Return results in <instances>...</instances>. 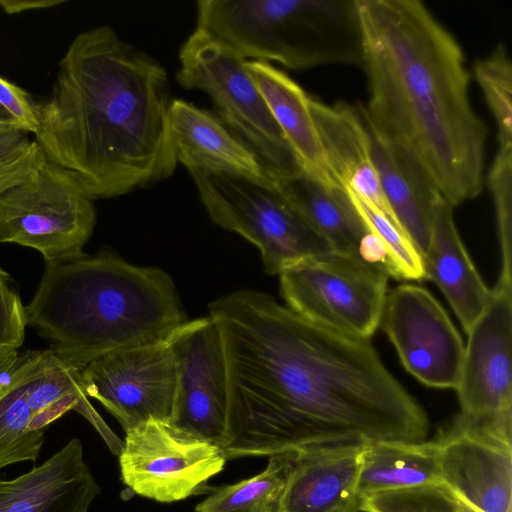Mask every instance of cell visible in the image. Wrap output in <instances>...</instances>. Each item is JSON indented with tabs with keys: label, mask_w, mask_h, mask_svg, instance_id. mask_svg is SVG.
<instances>
[{
	"label": "cell",
	"mask_w": 512,
	"mask_h": 512,
	"mask_svg": "<svg viewBox=\"0 0 512 512\" xmlns=\"http://www.w3.org/2000/svg\"><path fill=\"white\" fill-rule=\"evenodd\" d=\"M86 396L98 400L126 432L149 420H170L176 371L166 342L109 353L81 369Z\"/></svg>",
	"instance_id": "cell-13"
},
{
	"label": "cell",
	"mask_w": 512,
	"mask_h": 512,
	"mask_svg": "<svg viewBox=\"0 0 512 512\" xmlns=\"http://www.w3.org/2000/svg\"><path fill=\"white\" fill-rule=\"evenodd\" d=\"M101 488L78 438L29 471L0 479V512H89Z\"/></svg>",
	"instance_id": "cell-18"
},
{
	"label": "cell",
	"mask_w": 512,
	"mask_h": 512,
	"mask_svg": "<svg viewBox=\"0 0 512 512\" xmlns=\"http://www.w3.org/2000/svg\"><path fill=\"white\" fill-rule=\"evenodd\" d=\"M267 174L273 187L335 252L378 266L390 276L385 248L367 230L344 190L328 189L300 169Z\"/></svg>",
	"instance_id": "cell-16"
},
{
	"label": "cell",
	"mask_w": 512,
	"mask_h": 512,
	"mask_svg": "<svg viewBox=\"0 0 512 512\" xmlns=\"http://www.w3.org/2000/svg\"><path fill=\"white\" fill-rule=\"evenodd\" d=\"M245 59L194 29L179 51L178 83L212 100L217 116L261 160L268 171L299 169Z\"/></svg>",
	"instance_id": "cell-8"
},
{
	"label": "cell",
	"mask_w": 512,
	"mask_h": 512,
	"mask_svg": "<svg viewBox=\"0 0 512 512\" xmlns=\"http://www.w3.org/2000/svg\"><path fill=\"white\" fill-rule=\"evenodd\" d=\"M310 108L329 169L338 185L369 202L404 232L383 193L357 105L345 102L329 105L310 95Z\"/></svg>",
	"instance_id": "cell-19"
},
{
	"label": "cell",
	"mask_w": 512,
	"mask_h": 512,
	"mask_svg": "<svg viewBox=\"0 0 512 512\" xmlns=\"http://www.w3.org/2000/svg\"><path fill=\"white\" fill-rule=\"evenodd\" d=\"M169 120L177 162L187 170L230 174L272 185L259 157L214 113L172 99Z\"/></svg>",
	"instance_id": "cell-20"
},
{
	"label": "cell",
	"mask_w": 512,
	"mask_h": 512,
	"mask_svg": "<svg viewBox=\"0 0 512 512\" xmlns=\"http://www.w3.org/2000/svg\"><path fill=\"white\" fill-rule=\"evenodd\" d=\"M364 512H480L443 481L370 493L359 498Z\"/></svg>",
	"instance_id": "cell-27"
},
{
	"label": "cell",
	"mask_w": 512,
	"mask_h": 512,
	"mask_svg": "<svg viewBox=\"0 0 512 512\" xmlns=\"http://www.w3.org/2000/svg\"><path fill=\"white\" fill-rule=\"evenodd\" d=\"M369 91L365 120L411 157L453 207L483 187L487 130L461 46L419 0H355Z\"/></svg>",
	"instance_id": "cell-3"
},
{
	"label": "cell",
	"mask_w": 512,
	"mask_h": 512,
	"mask_svg": "<svg viewBox=\"0 0 512 512\" xmlns=\"http://www.w3.org/2000/svg\"><path fill=\"white\" fill-rule=\"evenodd\" d=\"M20 361L18 351L0 354V393L11 383Z\"/></svg>",
	"instance_id": "cell-36"
},
{
	"label": "cell",
	"mask_w": 512,
	"mask_h": 512,
	"mask_svg": "<svg viewBox=\"0 0 512 512\" xmlns=\"http://www.w3.org/2000/svg\"><path fill=\"white\" fill-rule=\"evenodd\" d=\"M488 185L495 205L501 248L499 280L512 282V147H499L490 166Z\"/></svg>",
	"instance_id": "cell-30"
},
{
	"label": "cell",
	"mask_w": 512,
	"mask_h": 512,
	"mask_svg": "<svg viewBox=\"0 0 512 512\" xmlns=\"http://www.w3.org/2000/svg\"><path fill=\"white\" fill-rule=\"evenodd\" d=\"M379 327L417 380L434 388L456 389L464 345L445 310L426 289L405 284L387 293Z\"/></svg>",
	"instance_id": "cell-14"
},
{
	"label": "cell",
	"mask_w": 512,
	"mask_h": 512,
	"mask_svg": "<svg viewBox=\"0 0 512 512\" xmlns=\"http://www.w3.org/2000/svg\"><path fill=\"white\" fill-rule=\"evenodd\" d=\"M441 481L480 512H512V445L456 418L435 440Z\"/></svg>",
	"instance_id": "cell-15"
},
{
	"label": "cell",
	"mask_w": 512,
	"mask_h": 512,
	"mask_svg": "<svg viewBox=\"0 0 512 512\" xmlns=\"http://www.w3.org/2000/svg\"><path fill=\"white\" fill-rule=\"evenodd\" d=\"M453 209L444 198L437 202L429 247L422 260L425 279L439 286L467 334L487 305L491 289L468 256L454 223Z\"/></svg>",
	"instance_id": "cell-23"
},
{
	"label": "cell",
	"mask_w": 512,
	"mask_h": 512,
	"mask_svg": "<svg viewBox=\"0 0 512 512\" xmlns=\"http://www.w3.org/2000/svg\"><path fill=\"white\" fill-rule=\"evenodd\" d=\"M296 451L271 455L255 476L213 489L195 512H279Z\"/></svg>",
	"instance_id": "cell-26"
},
{
	"label": "cell",
	"mask_w": 512,
	"mask_h": 512,
	"mask_svg": "<svg viewBox=\"0 0 512 512\" xmlns=\"http://www.w3.org/2000/svg\"><path fill=\"white\" fill-rule=\"evenodd\" d=\"M474 74L496 121L499 147H512V64L505 46L477 61Z\"/></svg>",
	"instance_id": "cell-29"
},
{
	"label": "cell",
	"mask_w": 512,
	"mask_h": 512,
	"mask_svg": "<svg viewBox=\"0 0 512 512\" xmlns=\"http://www.w3.org/2000/svg\"><path fill=\"white\" fill-rule=\"evenodd\" d=\"M176 371L168 423L222 448L227 433L229 376L222 334L209 315L187 321L167 340Z\"/></svg>",
	"instance_id": "cell-12"
},
{
	"label": "cell",
	"mask_w": 512,
	"mask_h": 512,
	"mask_svg": "<svg viewBox=\"0 0 512 512\" xmlns=\"http://www.w3.org/2000/svg\"><path fill=\"white\" fill-rule=\"evenodd\" d=\"M52 355L51 349L21 354L11 383L0 393V469L39 458L45 437L31 430L34 413L27 396Z\"/></svg>",
	"instance_id": "cell-24"
},
{
	"label": "cell",
	"mask_w": 512,
	"mask_h": 512,
	"mask_svg": "<svg viewBox=\"0 0 512 512\" xmlns=\"http://www.w3.org/2000/svg\"><path fill=\"white\" fill-rule=\"evenodd\" d=\"M0 117L35 134L39 126V103L25 89L0 76Z\"/></svg>",
	"instance_id": "cell-34"
},
{
	"label": "cell",
	"mask_w": 512,
	"mask_h": 512,
	"mask_svg": "<svg viewBox=\"0 0 512 512\" xmlns=\"http://www.w3.org/2000/svg\"><path fill=\"white\" fill-rule=\"evenodd\" d=\"M165 68L108 25L77 34L39 103L34 141L92 197H117L170 177L177 157Z\"/></svg>",
	"instance_id": "cell-2"
},
{
	"label": "cell",
	"mask_w": 512,
	"mask_h": 512,
	"mask_svg": "<svg viewBox=\"0 0 512 512\" xmlns=\"http://www.w3.org/2000/svg\"><path fill=\"white\" fill-rule=\"evenodd\" d=\"M195 29L240 57L294 70L362 62L355 0H199Z\"/></svg>",
	"instance_id": "cell-5"
},
{
	"label": "cell",
	"mask_w": 512,
	"mask_h": 512,
	"mask_svg": "<svg viewBox=\"0 0 512 512\" xmlns=\"http://www.w3.org/2000/svg\"><path fill=\"white\" fill-rule=\"evenodd\" d=\"M94 200L75 173L43 154L0 188V242L34 248L45 262L78 255L96 223Z\"/></svg>",
	"instance_id": "cell-6"
},
{
	"label": "cell",
	"mask_w": 512,
	"mask_h": 512,
	"mask_svg": "<svg viewBox=\"0 0 512 512\" xmlns=\"http://www.w3.org/2000/svg\"><path fill=\"white\" fill-rule=\"evenodd\" d=\"M65 0H0V7L7 14L46 9L63 4Z\"/></svg>",
	"instance_id": "cell-35"
},
{
	"label": "cell",
	"mask_w": 512,
	"mask_h": 512,
	"mask_svg": "<svg viewBox=\"0 0 512 512\" xmlns=\"http://www.w3.org/2000/svg\"><path fill=\"white\" fill-rule=\"evenodd\" d=\"M456 391L462 423L511 441L512 282L498 280L467 333Z\"/></svg>",
	"instance_id": "cell-10"
},
{
	"label": "cell",
	"mask_w": 512,
	"mask_h": 512,
	"mask_svg": "<svg viewBox=\"0 0 512 512\" xmlns=\"http://www.w3.org/2000/svg\"><path fill=\"white\" fill-rule=\"evenodd\" d=\"M229 376V459L341 442L420 443V405L370 339L313 323L267 293L238 290L209 306Z\"/></svg>",
	"instance_id": "cell-1"
},
{
	"label": "cell",
	"mask_w": 512,
	"mask_h": 512,
	"mask_svg": "<svg viewBox=\"0 0 512 512\" xmlns=\"http://www.w3.org/2000/svg\"><path fill=\"white\" fill-rule=\"evenodd\" d=\"M441 481L438 446L420 443H369L360 471L357 494L364 495Z\"/></svg>",
	"instance_id": "cell-25"
},
{
	"label": "cell",
	"mask_w": 512,
	"mask_h": 512,
	"mask_svg": "<svg viewBox=\"0 0 512 512\" xmlns=\"http://www.w3.org/2000/svg\"><path fill=\"white\" fill-rule=\"evenodd\" d=\"M367 230L386 250L390 275L404 280H423V260L409 237L369 202L350 189H344Z\"/></svg>",
	"instance_id": "cell-28"
},
{
	"label": "cell",
	"mask_w": 512,
	"mask_h": 512,
	"mask_svg": "<svg viewBox=\"0 0 512 512\" xmlns=\"http://www.w3.org/2000/svg\"><path fill=\"white\" fill-rule=\"evenodd\" d=\"M368 442L298 449L279 512H346L359 505L358 479Z\"/></svg>",
	"instance_id": "cell-17"
},
{
	"label": "cell",
	"mask_w": 512,
	"mask_h": 512,
	"mask_svg": "<svg viewBox=\"0 0 512 512\" xmlns=\"http://www.w3.org/2000/svg\"><path fill=\"white\" fill-rule=\"evenodd\" d=\"M27 325L82 369L103 355L166 342L187 322L170 276L105 248L45 262Z\"/></svg>",
	"instance_id": "cell-4"
},
{
	"label": "cell",
	"mask_w": 512,
	"mask_h": 512,
	"mask_svg": "<svg viewBox=\"0 0 512 512\" xmlns=\"http://www.w3.org/2000/svg\"><path fill=\"white\" fill-rule=\"evenodd\" d=\"M76 390L84 391L81 369L63 361L53 352L48 365L30 388L27 403L35 414L55 400Z\"/></svg>",
	"instance_id": "cell-32"
},
{
	"label": "cell",
	"mask_w": 512,
	"mask_h": 512,
	"mask_svg": "<svg viewBox=\"0 0 512 512\" xmlns=\"http://www.w3.org/2000/svg\"><path fill=\"white\" fill-rule=\"evenodd\" d=\"M27 319L10 275L0 266V354L17 351L24 342Z\"/></svg>",
	"instance_id": "cell-33"
},
{
	"label": "cell",
	"mask_w": 512,
	"mask_h": 512,
	"mask_svg": "<svg viewBox=\"0 0 512 512\" xmlns=\"http://www.w3.org/2000/svg\"><path fill=\"white\" fill-rule=\"evenodd\" d=\"M287 307L339 333L370 339L379 327L388 273L358 258L329 252L302 260L280 274Z\"/></svg>",
	"instance_id": "cell-9"
},
{
	"label": "cell",
	"mask_w": 512,
	"mask_h": 512,
	"mask_svg": "<svg viewBox=\"0 0 512 512\" xmlns=\"http://www.w3.org/2000/svg\"><path fill=\"white\" fill-rule=\"evenodd\" d=\"M298 168L331 190H343L334 179L315 126L310 95L287 74L264 61H245Z\"/></svg>",
	"instance_id": "cell-22"
},
{
	"label": "cell",
	"mask_w": 512,
	"mask_h": 512,
	"mask_svg": "<svg viewBox=\"0 0 512 512\" xmlns=\"http://www.w3.org/2000/svg\"><path fill=\"white\" fill-rule=\"evenodd\" d=\"M26 130L0 117V188L32 167L43 152Z\"/></svg>",
	"instance_id": "cell-31"
},
{
	"label": "cell",
	"mask_w": 512,
	"mask_h": 512,
	"mask_svg": "<svg viewBox=\"0 0 512 512\" xmlns=\"http://www.w3.org/2000/svg\"><path fill=\"white\" fill-rule=\"evenodd\" d=\"M118 458L123 483L160 503L207 492L209 480L227 461L221 447L159 420L126 431Z\"/></svg>",
	"instance_id": "cell-11"
},
{
	"label": "cell",
	"mask_w": 512,
	"mask_h": 512,
	"mask_svg": "<svg viewBox=\"0 0 512 512\" xmlns=\"http://www.w3.org/2000/svg\"><path fill=\"white\" fill-rule=\"evenodd\" d=\"M360 115L368 133L372 160L385 198L402 229L423 257L430 243L435 206L443 197L411 157Z\"/></svg>",
	"instance_id": "cell-21"
},
{
	"label": "cell",
	"mask_w": 512,
	"mask_h": 512,
	"mask_svg": "<svg viewBox=\"0 0 512 512\" xmlns=\"http://www.w3.org/2000/svg\"><path fill=\"white\" fill-rule=\"evenodd\" d=\"M188 171L213 222L254 244L268 274L335 252L273 185L224 173Z\"/></svg>",
	"instance_id": "cell-7"
}]
</instances>
